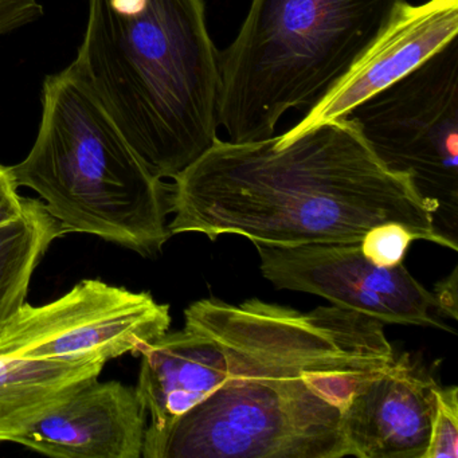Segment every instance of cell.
<instances>
[{"instance_id": "cell-19", "label": "cell", "mask_w": 458, "mask_h": 458, "mask_svg": "<svg viewBox=\"0 0 458 458\" xmlns=\"http://www.w3.org/2000/svg\"><path fill=\"white\" fill-rule=\"evenodd\" d=\"M434 297L438 305V312L442 318H458V276L457 267L452 275L439 281L434 288Z\"/></svg>"}, {"instance_id": "cell-16", "label": "cell", "mask_w": 458, "mask_h": 458, "mask_svg": "<svg viewBox=\"0 0 458 458\" xmlns=\"http://www.w3.org/2000/svg\"><path fill=\"white\" fill-rule=\"evenodd\" d=\"M420 240L403 225L383 224L372 227L360 241L364 257L377 267H391L403 264L412 241Z\"/></svg>"}, {"instance_id": "cell-15", "label": "cell", "mask_w": 458, "mask_h": 458, "mask_svg": "<svg viewBox=\"0 0 458 458\" xmlns=\"http://www.w3.org/2000/svg\"><path fill=\"white\" fill-rule=\"evenodd\" d=\"M458 457V388H436L430 439L423 458Z\"/></svg>"}, {"instance_id": "cell-8", "label": "cell", "mask_w": 458, "mask_h": 458, "mask_svg": "<svg viewBox=\"0 0 458 458\" xmlns=\"http://www.w3.org/2000/svg\"><path fill=\"white\" fill-rule=\"evenodd\" d=\"M170 326V305L148 292L82 280L55 301L23 304L0 327V358L108 361L139 355Z\"/></svg>"}, {"instance_id": "cell-13", "label": "cell", "mask_w": 458, "mask_h": 458, "mask_svg": "<svg viewBox=\"0 0 458 458\" xmlns=\"http://www.w3.org/2000/svg\"><path fill=\"white\" fill-rule=\"evenodd\" d=\"M106 361L0 358V442H15L80 388L98 379Z\"/></svg>"}, {"instance_id": "cell-6", "label": "cell", "mask_w": 458, "mask_h": 458, "mask_svg": "<svg viewBox=\"0 0 458 458\" xmlns=\"http://www.w3.org/2000/svg\"><path fill=\"white\" fill-rule=\"evenodd\" d=\"M377 336L383 323L336 305L300 312L259 299H203L184 310L182 331L140 351L136 391L151 422L165 426L229 377Z\"/></svg>"}, {"instance_id": "cell-5", "label": "cell", "mask_w": 458, "mask_h": 458, "mask_svg": "<svg viewBox=\"0 0 458 458\" xmlns=\"http://www.w3.org/2000/svg\"><path fill=\"white\" fill-rule=\"evenodd\" d=\"M406 0H250L221 53L219 124L230 141L272 138L291 109L326 98Z\"/></svg>"}, {"instance_id": "cell-10", "label": "cell", "mask_w": 458, "mask_h": 458, "mask_svg": "<svg viewBox=\"0 0 458 458\" xmlns=\"http://www.w3.org/2000/svg\"><path fill=\"white\" fill-rule=\"evenodd\" d=\"M457 34L458 0H428L420 6L404 4L350 73L284 136L299 135L315 125L345 116L367 98L417 69L457 38Z\"/></svg>"}, {"instance_id": "cell-12", "label": "cell", "mask_w": 458, "mask_h": 458, "mask_svg": "<svg viewBox=\"0 0 458 458\" xmlns=\"http://www.w3.org/2000/svg\"><path fill=\"white\" fill-rule=\"evenodd\" d=\"M146 420L136 387L96 379L41 418L17 444L49 457L141 458Z\"/></svg>"}, {"instance_id": "cell-14", "label": "cell", "mask_w": 458, "mask_h": 458, "mask_svg": "<svg viewBox=\"0 0 458 458\" xmlns=\"http://www.w3.org/2000/svg\"><path fill=\"white\" fill-rule=\"evenodd\" d=\"M23 202V213L0 226V327L26 304L34 270L50 245L64 235L44 202L30 198Z\"/></svg>"}, {"instance_id": "cell-1", "label": "cell", "mask_w": 458, "mask_h": 458, "mask_svg": "<svg viewBox=\"0 0 458 458\" xmlns=\"http://www.w3.org/2000/svg\"><path fill=\"white\" fill-rule=\"evenodd\" d=\"M171 235L254 245L360 242L377 225H403L439 245L409 176L386 167L347 117L294 136L222 141L170 184Z\"/></svg>"}, {"instance_id": "cell-7", "label": "cell", "mask_w": 458, "mask_h": 458, "mask_svg": "<svg viewBox=\"0 0 458 458\" xmlns=\"http://www.w3.org/2000/svg\"><path fill=\"white\" fill-rule=\"evenodd\" d=\"M343 117L386 167L409 176L439 245L457 250V38Z\"/></svg>"}, {"instance_id": "cell-11", "label": "cell", "mask_w": 458, "mask_h": 458, "mask_svg": "<svg viewBox=\"0 0 458 458\" xmlns=\"http://www.w3.org/2000/svg\"><path fill=\"white\" fill-rule=\"evenodd\" d=\"M438 386L407 353L367 380L343 414L352 457L423 458Z\"/></svg>"}, {"instance_id": "cell-17", "label": "cell", "mask_w": 458, "mask_h": 458, "mask_svg": "<svg viewBox=\"0 0 458 458\" xmlns=\"http://www.w3.org/2000/svg\"><path fill=\"white\" fill-rule=\"evenodd\" d=\"M44 17L37 0H0V37L18 30Z\"/></svg>"}, {"instance_id": "cell-18", "label": "cell", "mask_w": 458, "mask_h": 458, "mask_svg": "<svg viewBox=\"0 0 458 458\" xmlns=\"http://www.w3.org/2000/svg\"><path fill=\"white\" fill-rule=\"evenodd\" d=\"M25 202L18 194V186L9 167L0 165V226L17 219L23 213Z\"/></svg>"}, {"instance_id": "cell-3", "label": "cell", "mask_w": 458, "mask_h": 458, "mask_svg": "<svg viewBox=\"0 0 458 458\" xmlns=\"http://www.w3.org/2000/svg\"><path fill=\"white\" fill-rule=\"evenodd\" d=\"M394 353L352 345L229 377L163 428L147 426L143 458L352 457L343 414Z\"/></svg>"}, {"instance_id": "cell-2", "label": "cell", "mask_w": 458, "mask_h": 458, "mask_svg": "<svg viewBox=\"0 0 458 458\" xmlns=\"http://www.w3.org/2000/svg\"><path fill=\"white\" fill-rule=\"evenodd\" d=\"M74 65L157 178L218 138L221 53L205 0H89Z\"/></svg>"}, {"instance_id": "cell-4", "label": "cell", "mask_w": 458, "mask_h": 458, "mask_svg": "<svg viewBox=\"0 0 458 458\" xmlns=\"http://www.w3.org/2000/svg\"><path fill=\"white\" fill-rule=\"evenodd\" d=\"M45 200L64 234L80 233L157 256L171 237L170 184L141 162L74 63L47 77L38 135L9 167Z\"/></svg>"}, {"instance_id": "cell-9", "label": "cell", "mask_w": 458, "mask_h": 458, "mask_svg": "<svg viewBox=\"0 0 458 458\" xmlns=\"http://www.w3.org/2000/svg\"><path fill=\"white\" fill-rule=\"evenodd\" d=\"M262 276L277 289L305 292L380 323L434 327L442 320L433 292L403 264L385 267L364 257L360 242L301 246L254 245Z\"/></svg>"}]
</instances>
